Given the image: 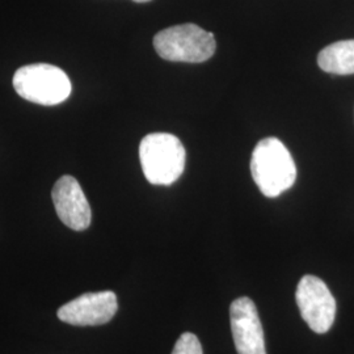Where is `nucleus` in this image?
Masks as SVG:
<instances>
[{
    "label": "nucleus",
    "mask_w": 354,
    "mask_h": 354,
    "mask_svg": "<svg viewBox=\"0 0 354 354\" xmlns=\"http://www.w3.org/2000/svg\"><path fill=\"white\" fill-rule=\"evenodd\" d=\"M58 218L75 231L87 230L92 221L88 200L75 177L62 176L51 192Z\"/></svg>",
    "instance_id": "6e6552de"
},
{
    "label": "nucleus",
    "mask_w": 354,
    "mask_h": 354,
    "mask_svg": "<svg viewBox=\"0 0 354 354\" xmlns=\"http://www.w3.org/2000/svg\"><path fill=\"white\" fill-rule=\"evenodd\" d=\"M133 1H137V3H147V1H151V0H133Z\"/></svg>",
    "instance_id": "9b49d317"
},
{
    "label": "nucleus",
    "mask_w": 354,
    "mask_h": 354,
    "mask_svg": "<svg viewBox=\"0 0 354 354\" xmlns=\"http://www.w3.org/2000/svg\"><path fill=\"white\" fill-rule=\"evenodd\" d=\"M297 304L307 326L317 333H327L336 317V299L328 286L315 276H304L295 292Z\"/></svg>",
    "instance_id": "39448f33"
},
{
    "label": "nucleus",
    "mask_w": 354,
    "mask_h": 354,
    "mask_svg": "<svg viewBox=\"0 0 354 354\" xmlns=\"http://www.w3.org/2000/svg\"><path fill=\"white\" fill-rule=\"evenodd\" d=\"M251 172L260 192L269 198L290 189L297 180L295 162L277 138H266L257 143L252 152Z\"/></svg>",
    "instance_id": "f257e3e1"
},
{
    "label": "nucleus",
    "mask_w": 354,
    "mask_h": 354,
    "mask_svg": "<svg viewBox=\"0 0 354 354\" xmlns=\"http://www.w3.org/2000/svg\"><path fill=\"white\" fill-rule=\"evenodd\" d=\"M319 67L336 75L354 74V39L339 41L326 46L317 57Z\"/></svg>",
    "instance_id": "1a4fd4ad"
},
{
    "label": "nucleus",
    "mask_w": 354,
    "mask_h": 354,
    "mask_svg": "<svg viewBox=\"0 0 354 354\" xmlns=\"http://www.w3.org/2000/svg\"><path fill=\"white\" fill-rule=\"evenodd\" d=\"M172 354H203V346L194 333L185 332L175 344Z\"/></svg>",
    "instance_id": "9d476101"
},
{
    "label": "nucleus",
    "mask_w": 354,
    "mask_h": 354,
    "mask_svg": "<svg viewBox=\"0 0 354 354\" xmlns=\"http://www.w3.org/2000/svg\"><path fill=\"white\" fill-rule=\"evenodd\" d=\"M230 322L238 354H266L264 330L252 299H235L230 306Z\"/></svg>",
    "instance_id": "0eeeda50"
},
{
    "label": "nucleus",
    "mask_w": 354,
    "mask_h": 354,
    "mask_svg": "<svg viewBox=\"0 0 354 354\" xmlns=\"http://www.w3.org/2000/svg\"><path fill=\"white\" fill-rule=\"evenodd\" d=\"M13 88L23 99L39 105H58L71 95V82L62 68L48 64H28L13 75Z\"/></svg>",
    "instance_id": "20e7f679"
},
{
    "label": "nucleus",
    "mask_w": 354,
    "mask_h": 354,
    "mask_svg": "<svg viewBox=\"0 0 354 354\" xmlns=\"http://www.w3.org/2000/svg\"><path fill=\"white\" fill-rule=\"evenodd\" d=\"M156 53L171 62L201 64L214 55V35L196 24L171 26L153 37Z\"/></svg>",
    "instance_id": "7ed1b4c3"
},
{
    "label": "nucleus",
    "mask_w": 354,
    "mask_h": 354,
    "mask_svg": "<svg viewBox=\"0 0 354 354\" xmlns=\"http://www.w3.org/2000/svg\"><path fill=\"white\" fill-rule=\"evenodd\" d=\"M140 159L145 177L152 185H171L183 175L187 152L175 136L152 133L140 145Z\"/></svg>",
    "instance_id": "f03ea898"
},
{
    "label": "nucleus",
    "mask_w": 354,
    "mask_h": 354,
    "mask_svg": "<svg viewBox=\"0 0 354 354\" xmlns=\"http://www.w3.org/2000/svg\"><path fill=\"white\" fill-rule=\"evenodd\" d=\"M118 308L113 291L86 292L58 310V317L71 326H102L113 319Z\"/></svg>",
    "instance_id": "423d86ee"
}]
</instances>
